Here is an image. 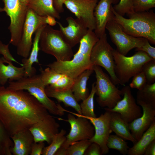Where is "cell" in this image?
<instances>
[{
  "instance_id": "34",
  "label": "cell",
  "mask_w": 155,
  "mask_h": 155,
  "mask_svg": "<svg viewBox=\"0 0 155 155\" xmlns=\"http://www.w3.org/2000/svg\"><path fill=\"white\" fill-rule=\"evenodd\" d=\"M40 71V78L45 86L55 83L64 75L55 72L49 67Z\"/></svg>"
},
{
  "instance_id": "44",
  "label": "cell",
  "mask_w": 155,
  "mask_h": 155,
  "mask_svg": "<svg viewBox=\"0 0 155 155\" xmlns=\"http://www.w3.org/2000/svg\"><path fill=\"white\" fill-rule=\"evenodd\" d=\"M66 0H53L54 7L59 13H63L64 11L63 5L64 2Z\"/></svg>"
},
{
  "instance_id": "29",
  "label": "cell",
  "mask_w": 155,
  "mask_h": 155,
  "mask_svg": "<svg viewBox=\"0 0 155 155\" xmlns=\"http://www.w3.org/2000/svg\"><path fill=\"white\" fill-rule=\"evenodd\" d=\"M13 145L10 135L0 120V155H11Z\"/></svg>"
},
{
  "instance_id": "4",
  "label": "cell",
  "mask_w": 155,
  "mask_h": 155,
  "mask_svg": "<svg viewBox=\"0 0 155 155\" xmlns=\"http://www.w3.org/2000/svg\"><path fill=\"white\" fill-rule=\"evenodd\" d=\"M7 87L14 90H26L34 96L51 114L62 116L65 109L59 103L57 104L46 95V86L42 82L40 74L23 77L16 81H9Z\"/></svg>"
},
{
  "instance_id": "2",
  "label": "cell",
  "mask_w": 155,
  "mask_h": 155,
  "mask_svg": "<svg viewBox=\"0 0 155 155\" xmlns=\"http://www.w3.org/2000/svg\"><path fill=\"white\" fill-rule=\"evenodd\" d=\"M99 38L93 30L88 29L80 41L79 49L72 59L65 61L57 60L47 66L58 73L75 79L85 71L93 69L91 54Z\"/></svg>"
},
{
  "instance_id": "47",
  "label": "cell",
  "mask_w": 155,
  "mask_h": 155,
  "mask_svg": "<svg viewBox=\"0 0 155 155\" xmlns=\"http://www.w3.org/2000/svg\"><path fill=\"white\" fill-rule=\"evenodd\" d=\"M29 0H20L21 4L23 6L27 7V5Z\"/></svg>"
},
{
  "instance_id": "13",
  "label": "cell",
  "mask_w": 155,
  "mask_h": 155,
  "mask_svg": "<svg viewBox=\"0 0 155 155\" xmlns=\"http://www.w3.org/2000/svg\"><path fill=\"white\" fill-rule=\"evenodd\" d=\"M123 98L112 108H104L110 112L119 113L122 119L127 124L141 117L142 115L140 107L132 95L129 86H124L121 90Z\"/></svg>"
},
{
  "instance_id": "46",
  "label": "cell",
  "mask_w": 155,
  "mask_h": 155,
  "mask_svg": "<svg viewBox=\"0 0 155 155\" xmlns=\"http://www.w3.org/2000/svg\"><path fill=\"white\" fill-rule=\"evenodd\" d=\"M55 155H67V149L61 147L57 150Z\"/></svg>"
},
{
  "instance_id": "23",
  "label": "cell",
  "mask_w": 155,
  "mask_h": 155,
  "mask_svg": "<svg viewBox=\"0 0 155 155\" xmlns=\"http://www.w3.org/2000/svg\"><path fill=\"white\" fill-rule=\"evenodd\" d=\"M45 91L49 97L54 98L59 102H62L65 106L72 108L78 114L82 115L80 104L76 99L71 89L58 90L47 86L45 88Z\"/></svg>"
},
{
  "instance_id": "21",
  "label": "cell",
  "mask_w": 155,
  "mask_h": 155,
  "mask_svg": "<svg viewBox=\"0 0 155 155\" xmlns=\"http://www.w3.org/2000/svg\"><path fill=\"white\" fill-rule=\"evenodd\" d=\"M24 74L23 66L16 67L12 62L6 60L3 57L0 58V85L4 86L8 80H18L24 77Z\"/></svg>"
},
{
  "instance_id": "25",
  "label": "cell",
  "mask_w": 155,
  "mask_h": 155,
  "mask_svg": "<svg viewBox=\"0 0 155 155\" xmlns=\"http://www.w3.org/2000/svg\"><path fill=\"white\" fill-rule=\"evenodd\" d=\"M27 7L41 16H50L59 19V13L54 6L53 0H29Z\"/></svg>"
},
{
  "instance_id": "3",
  "label": "cell",
  "mask_w": 155,
  "mask_h": 155,
  "mask_svg": "<svg viewBox=\"0 0 155 155\" xmlns=\"http://www.w3.org/2000/svg\"><path fill=\"white\" fill-rule=\"evenodd\" d=\"M111 9L114 14L113 19L126 33L134 37L146 38L155 44V14L153 11L135 12L127 18L117 13L113 6Z\"/></svg>"
},
{
  "instance_id": "38",
  "label": "cell",
  "mask_w": 155,
  "mask_h": 155,
  "mask_svg": "<svg viewBox=\"0 0 155 155\" xmlns=\"http://www.w3.org/2000/svg\"><path fill=\"white\" fill-rule=\"evenodd\" d=\"M133 7L135 12L148 11L155 7V0H133Z\"/></svg>"
},
{
  "instance_id": "11",
  "label": "cell",
  "mask_w": 155,
  "mask_h": 155,
  "mask_svg": "<svg viewBox=\"0 0 155 155\" xmlns=\"http://www.w3.org/2000/svg\"><path fill=\"white\" fill-rule=\"evenodd\" d=\"M113 18L107 23L106 29L108 31L112 41L116 46V50L126 56L133 49L141 47L145 38L135 37L127 34Z\"/></svg>"
},
{
  "instance_id": "24",
  "label": "cell",
  "mask_w": 155,
  "mask_h": 155,
  "mask_svg": "<svg viewBox=\"0 0 155 155\" xmlns=\"http://www.w3.org/2000/svg\"><path fill=\"white\" fill-rule=\"evenodd\" d=\"M110 112V127L112 132L124 140L129 141L133 144H135L137 141L131 133L128 124L124 121L118 113Z\"/></svg>"
},
{
  "instance_id": "7",
  "label": "cell",
  "mask_w": 155,
  "mask_h": 155,
  "mask_svg": "<svg viewBox=\"0 0 155 155\" xmlns=\"http://www.w3.org/2000/svg\"><path fill=\"white\" fill-rule=\"evenodd\" d=\"M55 19L50 16H39L32 9L28 8L21 39L16 46L18 55L27 58L32 49L33 33L39 28L44 25L48 24L51 26L55 25L57 21Z\"/></svg>"
},
{
  "instance_id": "48",
  "label": "cell",
  "mask_w": 155,
  "mask_h": 155,
  "mask_svg": "<svg viewBox=\"0 0 155 155\" xmlns=\"http://www.w3.org/2000/svg\"></svg>"
},
{
  "instance_id": "8",
  "label": "cell",
  "mask_w": 155,
  "mask_h": 155,
  "mask_svg": "<svg viewBox=\"0 0 155 155\" xmlns=\"http://www.w3.org/2000/svg\"><path fill=\"white\" fill-rule=\"evenodd\" d=\"M93 69L95 74V94L98 104L102 107L113 108L122 99L121 90L116 86L100 67L94 65Z\"/></svg>"
},
{
  "instance_id": "18",
  "label": "cell",
  "mask_w": 155,
  "mask_h": 155,
  "mask_svg": "<svg viewBox=\"0 0 155 155\" xmlns=\"http://www.w3.org/2000/svg\"><path fill=\"white\" fill-rule=\"evenodd\" d=\"M68 26L64 27L59 22H57L64 38L72 48L80 43L87 33L88 29L81 20L71 16L66 18Z\"/></svg>"
},
{
  "instance_id": "30",
  "label": "cell",
  "mask_w": 155,
  "mask_h": 155,
  "mask_svg": "<svg viewBox=\"0 0 155 155\" xmlns=\"http://www.w3.org/2000/svg\"><path fill=\"white\" fill-rule=\"evenodd\" d=\"M66 131L63 129L56 134L49 145L44 148L42 155H55L66 139Z\"/></svg>"
},
{
  "instance_id": "14",
  "label": "cell",
  "mask_w": 155,
  "mask_h": 155,
  "mask_svg": "<svg viewBox=\"0 0 155 155\" xmlns=\"http://www.w3.org/2000/svg\"><path fill=\"white\" fill-rule=\"evenodd\" d=\"M105 112L98 117H84L81 115L76 113L77 116H80L88 119L94 127L95 132L94 136L90 139V141L98 144L100 147L102 154H107L109 149L106 145L108 138L112 132L110 124V113L105 110Z\"/></svg>"
},
{
  "instance_id": "43",
  "label": "cell",
  "mask_w": 155,
  "mask_h": 155,
  "mask_svg": "<svg viewBox=\"0 0 155 155\" xmlns=\"http://www.w3.org/2000/svg\"><path fill=\"white\" fill-rule=\"evenodd\" d=\"M45 146L44 142H34L31 148L30 155H42V151Z\"/></svg>"
},
{
  "instance_id": "37",
  "label": "cell",
  "mask_w": 155,
  "mask_h": 155,
  "mask_svg": "<svg viewBox=\"0 0 155 155\" xmlns=\"http://www.w3.org/2000/svg\"><path fill=\"white\" fill-rule=\"evenodd\" d=\"M142 71L146 77L147 84L155 82V60H151L143 65Z\"/></svg>"
},
{
  "instance_id": "1",
  "label": "cell",
  "mask_w": 155,
  "mask_h": 155,
  "mask_svg": "<svg viewBox=\"0 0 155 155\" xmlns=\"http://www.w3.org/2000/svg\"><path fill=\"white\" fill-rule=\"evenodd\" d=\"M34 96L24 90L0 86V120L10 137L49 115Z\"/></svg>"
},
{
  "instance_id": "35",
  "label": "cell",
  "mask_w": 155,
  "mask_h": 155,
  "mask_svg": "<svg viewBox=\"0 0 155 155\" xmlns=\"http://www.w3.org/2000/svg\"><path fill=\"white\" fill-rule=\"evenodd\" d=\"M113 7L117 13L123 16L125 14L129 16L135 12L133 7V0H119V3Z\"/></svg>"
},
{
  "instance_id": "41",
  "label": "cell",
  "mask_w": 155,
  "mask_h": 155,
  "mask_svg": "<svg viewBox=\"0 0 155 155\" xmlns=\"http://www.w3.org/2000/svg\"><path fill=\"white\" fill-rule=\"evenodd\" d=\"M136 51H142L146 53L152 59L155 60V48L152 46L149 41L145 39L144 43L141 47L136 48Z\"/></svg>"
},
{
  "instance_id": "9",
  "label": "cell",
  "mask_w": 155,
  "mask_h": 155,
  "mask_svg": "<svg viewBox=\"0 0 155 155\" xmlns=\"http://www.w3.org/2000/svg\"><path fill=\"white\" fill-rule=\"evenodd\" d=\"M2 1L4 6L0 7V12H5L10 20L8 28L11 35L9 43L16 46L21 39L28 8L23 5L20 0Z\"/></svg>"
},
{
  "instance_id": "39",
  "label": "cell",
  "mask_w": 155,
  "mask_h": 155,
  "mask_svg": "<svg viewBox=\"0 0 155 155\" xmlns=\"http://www.w3.org/2000/svg\"><path fill=\"white\" fill-rule=\"evenodd\" d=\"M147 84L146 77L144 73L141 71L133 77L129 86L131 88H135L140 90L142 89Z\"/></svg>"
},
{
  "instance_id": "12",
  "label": "cell",
  "mask_w": 155,
  "mask_h": 155,
  "mask_svg": "<svg viewBox=\"0 0 155 155\" xmlns=\"http://www.w3.org/2000/svg\"><path fill=\"white\" fill-rule=\"evenodd\" d=\"M75 117L73 115L69 113L67 119L58 118L59 120L69 123L70 126L69 133L66 136V139L61 147L67 149L72 144L81 140H90L94 136V128L88 119L80 116Z\"/></svg>"
},
{
  "instance_id": "45",
  "label": "cell",
  "mask_w": 155,
  "mask_h": 155,
  "mask_svg": "<svg viewBox=\"0 0 155 155\" xmlns=\"http://www.w3.org/2000/svg\"><path fill=\"white\" fill-rule=\"evenodd\" d=\"M144 155H155V140L153 141L148 145L146 149Z\"/></svg>"
},
{
  "instance_id": "28",
  "label": "cell",
  "mask_w": 155,
  "mask_h": 155,
  "mask_svg": "<svg viewBox=\"0 0 155 155\" xmlns=\"http://www.w3.org/2000/svg\"><path fill=\"white\" fill-rule=\"evenodd\" d=\"M95 94V83L92 85L91 90L88 96L80 104L82 115L84 117H95L94 98Z\"/></svg>"
},
{
  "instance_id": "17",
  "label": "cell",
  "mask_w": 155,
  "mask_h": 155,
  "mask_svg": "<svg viewBox=\"0 0 155 155\" xmlns=\"http://www.w3.org/2000/svg\"><path fill=\"white\" fill-rule=\"evenodd\" d=\"M136 102L142 108V115L129 123L128 126L132 135L137 141L155 120V105L137 100Z\"/></svg>"
},
{
  "instance_id": "20",
  "label": "cell",
  "mask_w": 155,
  "mask_h": 155,
  "mask_svg": "<svg viewBox=\"0 0 155 155\" xmlns=\"http://www.w3.org/2000/svg\"><path fill=\"white\" fill-rule=\"evenodd\" d=\"M13 145L11 150L14 155H28L34 142L33 136L29 130L20 131L11 136Z\"/></svg>"
},
{
  "instance_id": "10",
  "label": "cell",
  "mask_w": 155,
  "mask_h": 155,
  "mask_svg": "<svg viewBox=\"0 0 155 155\" xmlns=\"http://www.w3.org/2000/svg\"><path fill=\"white\" fill-rule=\"evenodd\" d=\"M113 49L108 42L105 33L100 38L93 46L90 60L93 65L103 67L108 73L114 84H119L114 71L115 62L113 54Z\"/></svg>"
},
{
  "instance_id": "22",
  "label": "cell",
  "mask_w": 155,
  "mask_h": 155,
  "mask_svg": "<svg viewBox=\"0 0 155 155\" xmlns=\"http://www.w3.org/2000/svg\"><path fill=\"white\" fill-rule=\"evenodd\" d=\"M45 25L39 28L35 32V35L31 52L27 58H23L22 60L24 70V77H31L36 74V69L32 65L34 63H39L38 59L39 42L42 30Z\"/></svg>"
},
{
  "instance_id": "15",
  "label": "cell",
  "mask_w": 155,
  "mask_h": 155,
  "mask_svg": "<svg viewBox=\"0 0 155 155\" xmlns=\"http://www.w3.org/2000/svg\"><path fill=\"white\" fill-rule=\"evenodd\" d=\"M97 1L98 0H67L64 4L88 29L93 31L96 26L94 11Z\"/></svg>"
},
{
  "instance_id": "31",
  "label": "cell",
  "mask_w": 155,
  "mask_h": 155,
  "mask_svg": "<svg viewBox=\"0 0 155 155\" xmlns=\"http://www.w3.org/2000/svg\"><path fill=\"white\" fill-rule=\"evenodd\" d=\"M136 100L155 105V82L146 84L137 93Z\"/></svg>"
},
{
  "instance_id": "36",
  "label": "cell",
  "mask_w": 155,
  "mask_h": 155,
  "mask_svg": "<svg viewBox=\"0 0 155 155\" xmlns=\"http://www.w3.org/2000/svg\"><path fill=\"white\" fill-rule=\"evenodd\" d=\"M75 79L63 75L55 83L49 85L57 90H64L71 89Z\"/></svg>"
},
{
  "instance_id": "40",
  "label": "cell",
  "mask_w": 155,
  "mask_h": 155,
  "mask_svg": "<svg viewBox=\"0 0 155 155\" xmlns=\"http://www.w3.org/2000/svg\"><path fill=\"white\" fill-rule=\"evenodd\" d=\"M9 43L7 44H5L0 40V54L2 55L6 60L15 62L22 66L23 64L17 61L11 54L9 48Z\"/></svg>"
},
{
  "instance_id": "33",
  "label": "cell",
  "mask_w": 155,
  "mask_h": 155,
  "mask_svg": "<svg viewBox=\"0 0 155 155\" xmlns=\"http://www.w3.org/2000/svg\"><path fill=\"white\" fill-rule=\"evenodd\" d=\"M92 143L89 140L86 139L75 142L67 148V155H83Z\"/></svg>"
},
{
  "instance_id": "16",
  "label": "cell",
  "mask_w": 155,
  "mask_h": 155,
  "mask_svg": "<svg viewBox=\"0 0 155 155\" xmlns=\"http://www.w3.org/2000/svg\"><path fill=\"white\" fill-rule=\"evenodd\" d=\"M59 124L50 115L34 123L29 130L35 142H45L49 144L55 135L59 132Z\"/></svg>"
},
{
  "instance_id": "5",
  "label": "cell",
  "mask_w": 155,
  "mask_h": 155,
  "mask_svg": "<svg viewBox=\"0 0 155 155\" xmlns=\"http://www.w3.org/2000/svg\"><path fill=\"white\" fill-rule=\"evenodd\" d=\"M39 47L40 50L53 56L57 61L70 60L73 55L72 48L61 32L48 24L44 26L41 32Z\"/></svg>"
},
{
  "instance_id": "19",
  "label": "cell",
  "mask_w": 155,
  "mask_h": 155,
  "mask_svg": "<svg viewBox=\"0 0 155 155\" xmlns=\"http://www.w3.org/2000/svg\"><path fill=\"white\" fill-rule=\"evenodd\" d=\"M119 0H100L94 10L96 26L94 32L99 38L105 33L106 26L114 13L111 9L112 4H116Z\"/></svg>"
},
{
  "instance_id": "26",
  "label": "cell",
  "mask_w": 155,
  "mask_h": 155,
  "mask_svg": "<svg viewBox=\"0 0 155 155\" xmlns=\"http://www.w3.org/2000/svg\"><path fill=\"white\" fill-rule=\"evenodd\" d=\"M93 71V69H87L75 79L71 89L78 102L83 100L89 96L90 93L87 87V83Z\"/></svg>"
},
{
  "instance_id": "6",
  "label": "cell",
  "mask_w": 155,
  "mask_h": 155,
  "mask_svg": "<svg viewBox=\"0 0 155 155\" xmlns=\"http://www.w3.org/2000/svg\"><path fill=\"white\" fill-rule=\"evenodd\" d=\"M114 71L119 84L124 85L137 73L142 71L143 65L152 59L145 52L137 51L134 55L127 57L113 49Z\"/></svg>"
},
{
  "instance_id": "32",
  "label": "cell",
  "mask_w": 155,
  "mask_h": 155,
  "mask_svg": "<svg viewBox=\"0 0 155 155\" xmlns=\"http://www.w3.org/2000/svg\"><path fill=\"white\" fill-rule=\"evenodd\" d=\"M106 145L109 149L116 150L123 155L127 154L129 148L125 140L116 135H110Z\"/></svg>"
},
{
  "instance_id": "42",
  "label": "cell",
  "mask_w": 155,
  "mask_h": 155,
  "mask_svg": "<svg viewBox=\"0 0 155 155\" xmlns=\"http://www.w3.org/2000/svg\"><path fill=\"white\" fill-rule=\"evenodd\" d=\"M84 155H102L100 146L98 144L94 142L92 143L86 150Z\"/></svg>"
},
{
  "instance_id": "27",
  "label": "cell",
  "mask_w": 155,
  "mask_h": 155,
  "mask_svg": "<svg viewBox=\"0 0 155 155\" xmlns=\"http://www.w3.org/2000/svg\"><path fill=\"white\" fill-rule=\"evenodd\" d=\"M155 140V120L133 146L129 148L128 155H143L148 145Z\"/></svg>"
}]
</instances>
